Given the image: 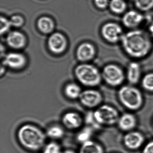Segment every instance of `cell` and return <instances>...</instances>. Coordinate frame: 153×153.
Returning <instances> with one entry per match:
<instances>
[{"label": "cell", "instance_id": "32", "mask_svg": "<svg viewBox=\"0 0 153 153\" xmlns=\"http://www.w3.org/2000/svg\"><path fill=\"white\" fill-rule=\"evenodd\" d=\"M61 153H76L75 151L71 149H67V150H64V151H62Z\"/></svg>", "mask_w": 153, "mask_h": 153}, {"label": "cell", "instance_id": "15", "mask_svg": "<svg viewBox=\"0 0 153 153\" xmlns=\"http://www.w3.org/2000/svg\"><path fill=\"white\" fill-rule=\"evenodd\" d=\"M7 42L8 45L11 48L19 49L25 45L26 39L22 33L18 31H12L8 35Z\"/></svg>", "mask_w": 153, "mask_h": 153}, {"label": "cell", "instance_id": "26", "mask_svg": "<svg viewBox=\"0 0 153 153\" xmlns=\"http://www.w3.org/2000/svg\"><path fill=\"white\" fill-rule=\"evenodd\" d=\"M61 152L60 147L58 143L51 142L44 147L42 153H61Z\"/></svg>", "mask_w": 153, "mask_h": 153}, {"label": "cell", "instance_id": "30", "mask_svg": "<svg viewBox=\"0 0 153 153\" xmlns=\"http://www.w3.org/2000/svg\"><path fill=\"white\" fill-rule=\"evenodd\" d=\"M142 153H153V141L149 142L146 145Z\"/></svg>", "mask_w": 153, "mask_h": 153}, {"label": "cell", "instance_id": "2", "mask_svg": "<svg viewBox=\"0 0 153 153\" xmlns=\"http://www.w3.org/2000/svg\"><path fill=\"white\" fill-rule=\"evenodd\" d=\"M17 138L24 148L31 151H36L44 147L46 135L37 126L26 124L19 129Z\"/></svg>", "mask_w": 153, "mask_h": 153}, {"label": "cell", "instance_id": "23", "mask_svg": "<svg viewBox=\"0 0 153 153\" xmlns=\"http://www.w3.org/2000/svg\"><path fill=\"white\" fill-rule=\"evenodd\" d=\"M64 131L61 126L59 125H53L47 129L46 135L49 137L53 139H58L63 137Z\"/></svg>", "mask_w": 153, "mask_h": 153}, {"label": "cell", "instance_id": "21", "mask_svg": "<svg viewBox=\"0 0 153 153\" xmlns=\"http://www.w3.org/2000/svg\"><path fill=\"white\" fill-rule=\"evenodd\" d=\"M37 26L42 33L48 34L53 31L54 24L51 19L48 17H42L38 20Z\"/></svg>", "mask_w": 153, "mask_h": 153}, {"label": "cell", "instance_id": "29", "mask_svg": "<svg viewBox=\"0 0 153 153\" xmlns=\"http://www.w3.org/2000/svg\"><path fill=\"white\" fill-rule=\"evenodd\" d=\"M110 0H94L96 7L101 10L106 9L109 7Z\"/></svg>", "mask_w": 153, "mask_h": 153}, {"label": "cell", "instance_id": "9", "mask_svg": "<svg viewBox=\"0 0 153 153\" xmlns=\"http://www.w3.org/2000/svg\"><path fill=\"white\" fill-rule=\"evenodd\" d=\"M82 105L88 108L98 106L102 100V97L99 91L95 89H88L82 91L79 98Z\"/></svg>", "mask_w": 153, "mask_h": 153}, {"label": "cell", "instance_id": "28", "mask_svg": "<svg viewBox=\"0 0 153 153\" xmlns=\"http://www.w3.org/2000/svg\"><path fill=\"white\" fill-rule=\"evenodd\" d=\"M11 26L15 27H20L24 23V19L21 16H13L11 18L10 20Z\"/></svg>", "mask_w": 153, "mask_h": 153}, {"label": "cell", "instance_id": "4", "mask_svg": "<svg viewBox=\"0 0 153 153\" xmlns=\"http://www.w3.org/2000/svg\"><path fill=\"white\" fill-rule=\"evenodd\" d=\"M119 98L122 103L128 109L137 110L143 103V97L140 91L131 86H124L119 90Z\"/></svg>", "mask_w": 153, "mask_h": 153}, {"label": "cell", "instance_id": "3", "mask_svg": "<svg viewBox=\"0 0 153 153\" xmlns=\"http://www.w3.org/2000/svg\"><path fill=\"white\" fill-rule=\"evenodd\" d=\"M74 74L81 85L88 87L97 86L102 80V73L92 64L83 63L78 65L75 68Z\"/></svg>", "mask_w": 153, "mask_h": 153}, {"label": "cell", "instance_id": "19", "mask_svg": "<svg viewBox=\"0 0 153 153\" xmlns=\"http://www.w3.org/2000/svg\"><path fill=\"white\" fill-rule=\"evenodd\" d=\"M79 153H104V150L99 143L90 140L82 144Z\"/></svg>", "mask_w": 153, "mask_h": 153}, {"label": "cell", "instance_id": "1", "mask_svg": "<svg viewBox=\"0 0 153 153\" xmlns=\"http://www.w3.org/2000/svg\"><path fill=\"white\" fill-rule=\"evenodd\" d=\"M152 38L147 32L138 28L124 33L120 44L127 55L133 59H143L152 51Z\"/></svg>", "mask_w": 153, "mask_h": 153}, {"label": "cell", "instance_id": "12", "mask_svg": "<svg viewBox=\"0 0 153 153\" xmlns=\"http://www.w3.org/2000/svg\"><path fill=\"white\" fill-rule=\"evenodd\" d=\"M62 122L63 125L67 128L71 130L76 129L80 128L83 124V119L78 113L68 112L62 116Z\"/></svg>", "mask_w": 153, "mask_h": 153}, {"label": "cell", "instance_id": "11", "mask_svg": "<svg viewBox=\"0 0 153 153\" xmlns=\"http://www.w3.org/2000/svg\"><path fill=\"white\" fill-rule=\"evenodd\" d=\"M27 59L24 54L18 53H10L4 58V65L10 68L19 70L25 66Z\"/></svg>", "mask_w": 153, "mask_h": 153}, {"label": "cell", "instance_id": "24", "mask_svg": "<svg viewBox=\"0 0 153 153\" xmlns=\"http://www.w3.org/2000/svg\"><path fill=\"white\" fill-rule=\"evenodd\" d=\"M93 134V130L91 128L87 127L79 131L77 136V139L83 144L86 141L90 140Z\"/></svg>", "mask_w": 153, "mask_h": 153}, {"label": "cell", "instance_id": "20", "mask_svg": "<svg viewBox=\"0 0 153 153\" xmlns=\"http://www.w3.org/2000/svg\"><path fill=\"white\" fill-rule=\"evenodd\" d=\"M82 92L80 87L75 83H68L64 88V94L68 98L71 100L79 98Z\"/></svg>", "mask_w": 153, "mask_h": 153}, {"label": "cell", "instance_id": "7", "mask_svg": "<svg viewBox=\"0 0 153 153\" xmlns=\"http://www.w3.org/2000/svg\"><path fill=\"white\" fill-rule=\"evenodd\" d=\"M102 78L112 86L120 85L124 80L123 71L118 65L109 64L105 66L102 73Z\"/></svg>", "mask_w": 153, "mask_h": 153}, {"label": "cell", "instance_id": "14", "mask_svg": "<svg viewBox=\"0 0 153 153\" xmlns=\"http://www.w3.org/2000/svg\"><path fill=\"white\" fill-rule=\"evenodd\" d=\"M144 141L143 135L137 131L127 133L123 138L124 145L128 148L136 149L141 146Z\"/></svg>", "mask_w": 153, "mask_h": 153}, {"label": "cell", "instance_id": "17", "mask_svg": "<svg viewBox=\"0 0 153 153\" xmlns=\"http://www.w3.org/2000/svg\"><path fill=\"white\" fill-rule=\"evenodd\" d=\"M118 123L121 129L123 131H129L136 126L137 120L133 114L126 113L119 118Z\"/></svg>", "mask_w": 153, "mask_h": 153}, {"label": "cell", "instance_id": "16", "mask_svg": "<svg viewBox=\"0 0 153 153\" xmlns=\"http://www.w3.org/2000/svg\"><path fill=\"white\" fill-rule=\"evenodd\" d=\"M140 75V65L136 62L129 63L127 69V78L128 81L132 84L138 82Z\"/></svg>", "mask_w": 153, "mask_h": 153}, {"label": "cell", "instance_id": "13", "mask_svg": "<svg viewBox=\"0 0 153 153\" xmlns=\"http://www.w3.org/2000/svg\"><path fill=\"white\" fill-rule=\"evenodd\" d=\"M96 54L94 46L88 42L80 45L76 51V56L78 60L82 62L89 61L94 59Z\"/></svg>", "mask_w": 153, "mask_h": 153}, {"label": "cell", "instance_id": "6", "mask_svg": "<svg viewBox=\"0 0 153 153\" xmlns=\"http://www.w3.org/2000/svg\"><path fill=\"white\" fill-rule=\"evenodd\" d=\"M101 33L104 40L112 45L120 43L124 33L123 27L113 21L104 24L101 28Z\"/></svg>", "mask_w": 153, "mask_h": 153}, {"label": "cell", "instance_id": "25", "mask_svg": "<svg viewBox=\"0 0 153 153\" xmlns=\"http://www.w3.org/2000/svg\"><path fill=\"white\" fill-rule=\"evenodd\" d=\"M142 85L146 90L153 91V73H149L143 77Z\"/></svg>", "mask_w": 153, "mask_h": 153}, {"label": "cell", "instance_id": "27", "mask_svg": "<svg viewBox=\"0 0 153 153\" xmlns=\"http://www.w3.org/2000/svg\"><path fill=\"white\" fill-rule=\"evenodd\" d=\"M12 26L10 21L3 17H1V35L7 32Z\"/></svg>", "mask_w": 153, "mask_h": 153}, {"label": "cell", "instance_id": "8", "mask_svg": "<svg viewBox=\"0 0 153 153\" xmlns=\"http://www.w3.org/2000/svg\"><path fill=\"white\" fill-rule=\"evenodd\" d=\"M145 17L142 12L137 10H127L122 15V25L129 30L138 29L144 23Z\"/></svg>", "mask_w": 153, "mask_h": 153}, {"label": "cell", "instance_id": "31", "mask_svg": "<svg viewBox=\"0 0 153 153\" xmlns=\"http://www.w3.org/2000/svg\"><path fill=\"white\" fill-rule=\"evenodd\" d=\"M147 32L152 38H153V20H151L148 25Z\"/></svg>", "mask_w": 153, "mask_h": 153}, {"label": "cell", "instance_id": "22", "mask_svg": "<svg viewBox=\"0 0 153 153\" xmlns=\"http://www.w3.org/2000/svg\"><path fill=\"white\" fill-rule=\"evenodd\" d=\"M137 10L141 12H148L153 10V0H132Z\"/></svg>", "mask_w": 153, "mask_h": 153}, {"label": "cell", "instance_id": "10", "mask_svg": "<svg viewBox=\"0 0 153 153\" xmlns=\"http://www.w3.org/2000/svg\"><path fill=\"white\" fill-rule=\"evenodd\" d=\"M49 49L55 54L62 53L66 50L67 40L65 36L59 33H54L49 37L48 41Z\"/></svg>", "mask_w": 153, "mask_h": 153}, {"label": "cell", "instance_id": "5", "mask_svg": "<svg viewBox=\"0 0 153 153\" xmlns=\"http://www.w3.org/2000/svg\"><path fill=\"white\" fill-rule=\"evenodd\" d=\"M95 120L99 125H111L118 122L119 114L116 109L107 105H102L93 113Z\"/></svg>", "mask_w": 153, "mask_h": 153}, {"label": "cell", "instance_id": "18", "mask_svg": "<svg viewBox=\"0 0 153 153\" xmlns=\"http://www.w3.org/2000/svg\"><path fill=\"white\" fill-rule=\"evenodd\" d=\"M126 0H110L108 8L115 15H123L127 11Z\"/></svg>", "mask_w": 153, "mask_h": 153}]
</instances>
